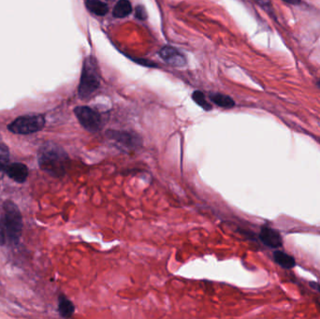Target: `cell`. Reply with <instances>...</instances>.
<instances>
[{"label":"cell","mask_w":320,"mask_h":319,"mask_svg":"<svg viewBox=\"0 0 320 319\" xmlns=\"http://www.w3.org/2000/svg\"><path fill=\"white\" fill-rule=\"evenodd\" d=\"M100 86V75L96 58L89 56L83 61V71L78 87L79 97L87 99L97 92Z\"/></svg>","instance_id":"obj_1"},{"label":"cell","mask_w":320,"mask_h":319,"mask_svg":"<svg viewBox=\"0 0 320 319\" xmlns=\"http://www.w3.org/2000/svg\"><path fill=\"white\" fill-rule=\"evenodd\" d=\"M66 154L59 147H45L39 155V165L51 175L62 176L65 173Z\"/></svg>","instance_id":"obj_2"},{"label":"cell","mask_w":320,"mask_h":319,"mask_svg":"<svg viewBox=\"0 0 320 319\" xmlns=\"http://www.w3.org/2000/svg\"><path fill=\"white\" fill-rule=\"evenodd\" d=\"M3 226L9 240L12 243L18 242L22 233V218L18 207L11 201H6L3 206Z\"/></svg>","instance_id":"obj_3"},{"label":"cell","mask_w":320,"mask_h":319,"mask_svg":"<svg viewBox=\"0 0 320 319\" xmlns=\"http://www.w3.org/2000/svg\"><path fill=\"white\" fill-rule=\"evenodd\" d=\"M45 125L42 116H26L17 118L9 126V129L15 134H32L41 130Z\"/></svg>","instance_id":"obj_4"},{"label":"cell","mask_w":320,"mask_h":319,"mask_svg":"<svg viewBox=\"0 0 320 319\" xmlns=\"http://www.w3.org/2000/svg\"><path fill=\"white\" fill-rule=\"evenodd\" d=\"M74 113L82 127L89 132H97L102 127V120L100 113L87 106H80L75 108Z\"/></svg>","instance_id":"obj_5"},{"label":"cell","mask_w":320,"mask_h":319,"mask_svg":"<svg viewBox=\"0 0 320 319\" xmlns=\"http://www.w3.org/2000/svg\"><path fill=\"white\" fill-rule=\"evenodd\" d=\"M107 137L110 138L112 141H116V143H120L126 148L137 149L143 144L142 138L134 132L110 130L107 133Z\"/></svg>","instance_id":"obj_6"},{"label":"cell","mask_w":320,"mask_h":319,"mask_svg":"<svg viewBox=\"0 0 320 319\" xmlns=\"http://www.w3.org/2000/svg\"><path fill=\"white\" fill-rule=\"evenodd\" d=\"M159 56L165 63L171 66L182 67L187 65L186 56L180 51L171 46H165L160 50Z\"/></svg>","instance_id":"obj_7"},{"label":"cell","mask_w":320,"mask_h":319,"mask_svg":"<svg viewBox=\"0 0 320 319\" xmlns=\"http://www.w3.org/2000/svg\"><path fill=\"white\" fill-rule=\"evenodd\" d=\"M260 239L263 244L270 248L281 247L283 239L278 231L270 226H263L260 232Z\"/></svg>","instance_id":"obj_8"},{"label":"cell","mask_w":320,"mask_h":319,"mask_svg":"<svg viewBox=\"0 0 320 319\" xmlns=\"http://www.w3.org/2000/svg\"><path fill=\"white\" fill-rule=\"evenodd\" d=\"M6 173L17 183H24L28 176L27 166L22 163H13L6 167Z\"/></svg>","instance_id":"obj_9"},{"label":"cell","mask_w":320,"mask_h":319,"mask_svg":"<svg viewBox=\"0 0 320 319\" xmlns=\"http://www.w3.org/2000/svg\"><path fill=\"white\" fill-rule=\"evenodd\" d=\"M273 259L277 264L281 266L284 269H292L296 266V260L292 256L288 254L282 252V251H276L273 253Z\"/></svg>","instance_id":"obj_10"},{"label":"cell","mask_w":320,"mask_h":319,"mask_svg":"<svg viewBox=\"0 0 320 319\" xmlns=\"http://www.w3.org/2000/svg\"><path fill=\"white\" fill-rule=\"evenodd\" d=\"M85 6L90 12L98 16H104L109 11L108 5L100 0H87Z\"/></svg>","instance_id":"obj_11"},{"label":"cell","mask_w":320,"mask_h":319,"mask_svg":"<svg viewBox=\"0 0 320 319\" xmlns=\"http://www.w3.org/2000/svg\"><path fill=\"white\" fill-rule=\"evenodd\" d=\"M132 11V7L128 0H118L113 8L112 15L116 18H125Z\"/></svg>","instance_id":"obj_12"},{"label":"cell","mask_w":320,"mask_h":319,"mask_svg":"<svg viewBox=\"0 0 320 319\" xmlns=\"http://www.w3.org/2000/svg\"><path fill=\"white\" fill-rule=\"evenodd\" d=\"M211 99L215 105L224 109H232L235 106V101L231 97L223 94H213L211 95Z\"/></svg>","instance_id":"obj_13"},{"label":"cell","mask_w":320,"mask_h":319,"mask_svg":"<svg viewBox=\"0 0 320 319\" xmlns=\"http://www.w3.org/2000/svg\"><path fill=\"white\" fill-rule=\"evenodd\" d=\"M74 305L72 304L71 301H68L66 298L62 297L59 298V304H58V311H59V314H61V316L63 317H71L72 316V314L74 313Z\"/></svg>","instance_id":"obj_14"},{"label":"cell","mask_w":320,"mask_h":319,"mask_svg":"<svg viewBox=\"0 0 320 319\" xmlns=\"http://www.w3.org/2000/svg\"><path fill=\"white\" fill-rule=\"evenodd\" d=\"M192 99H193L194 101H195L197 104L199 105L200 108H202L203 110H212V108H213L212 105L206 100L204 94L202 93L201 91H195V92L192 94Z\"/></svg>","instance_id":"obj_15"},{"label":"cell","mask_w":320,"mask_h":319,"mask_svg":"<svg viewBox=\"0 0 320 319\" xmlns=\"http://www.w3.org/2000/svg\"><path fill=\"white\" fill-rule=\"evenodd\" d=\"M10 160V151L5 144L0 143V171L5 170Z\"/></svg>","instance_id":"obj_16"},{"label":"cell","mask_w":320,"mask_h":319,"mask_svg":"<svg viewBox=\"0 0 320 319\" xmlns=\"http://www.w3.org/2000/svg\"><path fill=\"white\" fill-rule=\"evenodd\" d=\"M135 16L140 20H145L147 18V13L145 11V8L143 6H138L136 8V12H135Z\"/></svg>","instance_id":"obj_17"},{"label":"cell","mask_w":320,"mask_h":319,"mask_svg":"<svg viewBox=\"0 0 320 319\" xmlns=\"http://www.w3.org/2000/svg\"><path fill=\"white\" fill-rule=\"evenodd\" d=\"M257 4H259L260 7H262L266 11H270L272 10L270 0H254Z\"/></svg>","instance_id":"obj_18"},{"label":"cell","mask_w":320,"mask_h":319,"mask_svg":"<svg viewBox=\"0 0 320 319\" xmlns=\"http://www.w3.org/2000/svg\"><path fill=\"white\" fill-rule=\"evenodd\" d=\"M6 242V231L3 223L0 222V246L4 245Z\"/></svg>","instance_id":"obj_19"},{"label":"cell","mask_w":320,"mask_h":319,"mask_svg":"<svg viewBox=\"0 0 320 319\" xmlns=\"http://www.w3.org/2000/svg\"><path fill=\"white\" fill-rule=\"evenodd\" d=\"M290 5H300L302 3V0H282Z\"/></svg>","instance_id":"obj_20"},{"label":"cell","mask_w":320,"mask_h":319,"mask_svg":"<svg viewBox=\"0 0 320 319\" xmlns=\"http://www.w3.org/2000/svg\"><path fill=\"white\" fill-rule=\"evenodd\" d=\"M310 286H312L315 290L320 292V284H318V283H315V282L313 283V282H311V283H310Z\"/></svg>","instance_id":"obj_21"},{"label":"cell","mask_w":320,"mask_h":319,"mask_svg":"<svg viewBox=\"0 0 320 319\" xmlns=\"http://www.w3.org/2000/svg\"><path fill=\"white\" fill-rule=\"evenodd\" d=\"M317 84H318V86H319L320 87V80L319 81H318V83H317Z\"/></svg>","instance_id":"obj_22"}]
</instances>
